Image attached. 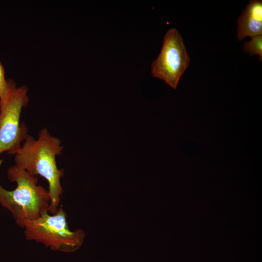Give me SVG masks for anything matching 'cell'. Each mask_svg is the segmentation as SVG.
Listing matches in <instances>:
<instances>
[{
    "label": "cell",
    "instance_id": "obj_1",
    "mask_svg": "<svg viewBox=\"0 0 262 262\" xmlns=\"http://www.w3.org/2000/svg\"><path fill=\"white\" fill-rule=\"evenodd\" d=\"M63 148L61 140L43 128L37 140L28 134L15 154L16 165L32 175L42 176L48 181L50 196V214L57 211L62 194L61 179L64 170L57 167L56 157L61 154Z\"/></svg>",
    "mask_w": 262,
    "mask_h": 262
},
{
    "label": "cell",
    "instance_id": "obj_2",
    "mask_svg": "<svg viewBox=\"0 0 262 262\" xmlns=\"http://www.w3.org/2000/svg\"><path fill=\"white\" fill-rule=\"evenodd\" d=\"M7 178L16 182V187L8 191L0 185V204L11 213L17 225L23 228L27 221L49 212V191L38 184L36 176L15 164L8 169Z\"/></svg>",
    "mask_w": 262,
    "mask_h": 262
},
{
    "label": "cell",
    "instance_id": "obj_3",
    "mask_svg": "<svg viewBox=\"0 0 262 262\" xmlns=\"http://www.w3.org/2000/svg\"><path fill=\"white\" fill-rule=\"evenodd\" d=\"M23 229L26 240L41 243L52 250L66 253L78 250L85 237L81 229L70 230L66 213L62 207L52 215L45 211L38 218L27 221Z\"/></svg>",
    "mask_w": 262,
    "mask_h": 262
},
{
    "label": "cell",
    "instance_id": "obj_4",
    "mask_svg": "<svg viewBox=\"0 0 262 262\" xmlns=\"http://www.w3.org/2000/svg\"><path fill=\"white\" fill-rule=\"evenodd\" d=\"M27 93L25 86L16 88L14 82L6 100L0 103V154H15L28 135L26 124L20 125L22 108L29 101Z\"/></svg>",
    "mask_w": 262,
    "mask_h": 262
},
{
    "label": "cell",
    "instance_id": "obj_5",
    "mask_svg": "<svg viewBox=\"0 0 262 262\" xmlns=\"http://www.w3.org/2000/svg\"><path fill=\"white\" fill-rule=\"evenodd\" d=\"M190 61L180 34L176 28L170 29L164 36L160 54L151 64L152 75L176 89Z\"/></svg>",
    "mask_w": 262,
    "mask_h": 262
},
{
    "label": "cell",
    "instance_id": "obj_6",
    "mask_svg": "<svg viewBox=\"0 0 262 262\" xmlns=\"http://www.w3.org/2000/svg\"><path fill=\"white\" fill-rule=\"evenodd\" d=\"M236 37L242 41L246 37L262 35V1L250 0L237 19Z\"/></svg>",
    "mask_w": 262,
    "mask_h": 262
},
{
    "label": "cell",
    "instance_id": "obj_7",
    "mask_svg": "<svg viewBox=\"0 0 262 262\" xmlns=\"http://www.w3.org/2000/svg\"><path fill=\"white\" fill-rule=\"evenodd\" d=\"M250 41L244 43L243 50L251 56L254 55L259 56V60L262 61V35L251 37Z\"/></svg>",
    "mask_w": 262,
    "mask_h": 262
},
{
    "label": "cell",
    "instance_id": "obj_8",
    "mask_svg": "<svg viewBox=\"0 0 262 262\" xmlns=\"http://www.w3.org/2000/svg\"><path fill=\"white\" fill-rule=\"evenodd\" d=\"M13 82L12 80L6 81L4 68L0 62V103L6 100Z\"/></svg>",
    "mask_w": 262,
    "mask_h": 262
}]
</instances>
